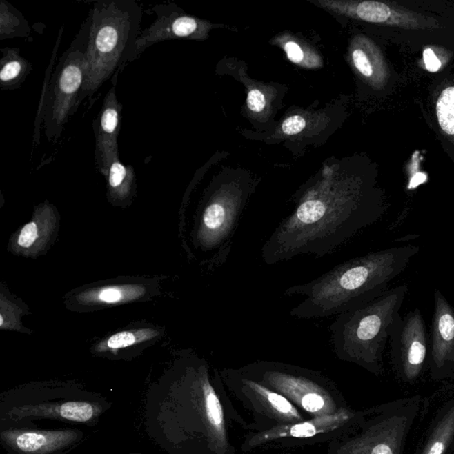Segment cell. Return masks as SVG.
I'll use <instances>...</instances> for the list:
<instances>
[{"instance_id":"e0dca14e","label":"cell","mask_w":454,"mask_h":454,"mask_svg":"<svg viewBox=\"0 0 454 454\" xmlns=\"http://www.w3.org/2000/svg\"><path fill=\"white\" fill-rule=\"evenodd\" d=\"M412 403L397 408L379 422L360 444L362 454H399L404 437L412 421Z\"/></svg>"},{"instance_id":"6da1fadb","label":"cell","mask_w":454,"mask_h":454,"mask_svg":"<svg viewBox=\"0 0 454 454\" xmlns=\"http://www.w3.org/2000/svg\"><path fill=\"white\" fill-rule=\"evenodd\" d=\"M295 197L293 213L283 219L261 248L272 266L301 255L322 257L380 219L384 207L359 179L324 170Z\"/></svg>"},{"instance_id":"1f68e13d","label":"cell","mask_w":454,"mask_h":454,"mask_svg":"<svg viewBox=\"0 0 454 454\" xmlns=\"http://www.w3.org/2000/svg\"><path fill=\"white\" fill-rule=\"evenodd\" d=\"M129 454H141V453H129Z\"/></svg>"},{"instance_id":"5bb4252c","label":"cell","mask_w":454,"mask_h":454,"mask_svg":"<svg viewBox=\"0 0 454 454\" xmlns=\"http://www.w3.org/2000/svg\"><path fill=\"white\" fill-rule=\"evenodd\" d=\"M107 402L99 400L75 399L23 404L12 407L8 413L9 418L18 420L54 419L59 421L77 422L92 426L98 422L107 410Z\"/></svg>"},{"instance_id":"ac0fdd59","label":"cell","mask_w":454,"mask_h":454,"mask_svg":"<svg viewBox=\"0 0 454 454\" xmlns=\"http://www.w3.org/2000/svg\"><path fill=\"white\" fill-rule=\"evenodd\" d=\"M351 413L341 409L329 415L317 416L307 422H297L290 425L281 426L264 432L252 440L251 444H258L266 441L282 437L307 438L335 430L349 421Z\"/></svg>"},{"instance_id":"9a60e30c","label":"cell","mask_w":454,"mask_h":454,"mask_svg":"<svg viewBox=\"0 0 454 454\" xmlns=\"http://www.w3.org/2000/svg\"><path fill=\"white\" fill-rule=\"evenodd\" d=\"M116 88L117 86H112L92 124L95 135V164L98 172L104 177L112 161L120 159L117 138L122 126L123 105L118 101Z\"/></svg>"},{"instance_id":"277c9868","label":"cell","mask_w":454,"mask_h":454,"mask_svg":"<svg viewBox=\"0 0 454 454\" xmlns=\"http://www.w3.org/2000/svg\"><path fill=\"white\" fill-rule=\"evenodd\" d=\"M407 294L406 285L397 286L339 314L329 328L337 355L371 371H380L382 354Z\"/></svg>"},{"instance_id":"cb8c5ba5","label":"cell","mask_w":454,"mask_h":454,"mask_svg":"<svg viewBox=\"0 0 454 454\" xmlns=\"http://www.w3.org/2000/svg\"><path fill=\"white\" fill-rule=\"evenodd\" d=\"M29 21L24 15L10 3L1 0L0 3V40L30 36Z\"/></svg>"},{"instance_id":"83f0119b","label":"cell","mask_w":454,"mask_h":454,"mask_svg":"<svg viewBox=\"0 0 454 454\" xmlns=\"http://www.w3.org/2000/svg\"><path fill=\"white\" fill-rule=\"evenodd\" d=\"M284 51L287 55L288 60L293 63L301 65L307 68H315L318 66L315 55H309L297 42L288 40L284 43Z\"/></svg>"},{"instance_id":"4dcf8cb0","label":"cell","mask_w":454,"mask_h":454,"mask_svg":"<svg viewBox=\"0 0 454 454\" xmlns=\"http://www.w3.org/2000/svg\"><path fill=\"white\" fill-rule=\"evenodd\" d=\"M424 61L426 68L430 72H437L441 68V62L438 60L437 55L432 51L431 49L428 48L424 50Z\"/></svg>"},{"instance_id":"2e32d148","label":"cell","mask_w":454,"mask_h":454,"mask_svg":"<svg viewBox=\"0 0 454 454\" xmlns=\"http://www.w3.org/2000/svg\"><path fill=\"white\" fill-rule=\"evenodd\" d=\"M164 329L149 323H135L126 329L113 333L93 344L91 351L95 355L110 359H127L135 356L164 335Z\"/></svg>"},{"instance_id":"ffe728a7","label":"cell","mask_w":454,"mask_h":454,"mask_svg":"<svg viewBox=\"0 0 454 454\" xmlns=\"http://www.w3.org/2000/svg\"><path fill=\"white\" fill-rule=\"evenodd\" d=\"M108 200L117 207H129L136 197L137 179L135 168L120 159L112 161L107 175Z\"/></svg>"},{"instance_id":"5b68a950","label":"cell","mask_w":454,"mask_h":454,"mask_svg":"<svg viewBox=\"0 0 454 454\" xmlns=\"http://www.w3.org/2000/svg\"><path fill=\"white\" fill-rule=\"evenodd\" d=\"M251 191L250 182L241 179H217L205 191L195 216L193 239L195 248L206 255L209 268H219L228 258Z\"/></svg>"},{"instance_id":"7c38bea8","label":"cell","mask_w":454,"mask_h":454,"mask_svg":"<svg viewBox=\"0 0 454 454\" xmlns=\"http://www.w3.org/2000/svg\"><path fill=\"white\" fill-rule=\"evenodd\" d=\"M428 365L435 378L454 374V307L442 291L434 293Z\"/></svg>"},{"instance_id":"d4e9b609","label":"cell","mask_w":454,"mask_h":454,"mask_svg":"<svg viewBox=\"0 0 454 454\" xmlns=\"http://www.w3.org/2000/svg\"><path fill=\"white\" fill-rule=\"evenodd\" d=\"M454 437V406L438 424L422 454H444Z\"/></svg>"},{"instance_id":"8fae6325","label":"cell","mask_w":454,"mask_h":454,"mask_svg":"<svg viewBox=\"0 0 454 454\" xmlns=\"http://www.w3.org/2000/svg\"><path fill=\"white\" fill-rule=\"evenodd\" d=\"M83 440L81 431L8 428L0 431V441L9 454H66Z\"/></svg>"},{"instance_id":"30bf717a","label":"cell","mask_w":454,"mask_h":454,"mask_svg":"<svg viewBox=\"0 0 454 454\" xmlns=\"http://www.w3.org/2000/svg\"><path fill=\"white\" fill-rule=\"evenodd\" d=\"M263 382L295 401L306 412L317 416L335 413V405L324 388L307 376L295 374L282 366H263Z\"/></svg>"},{"instance_id":"f1b7e54d","label":"cell","mask_w":454,"mask_h":454,"mask_svg":"<svg viewBox=\"0 0 454 454\" xmlns=\"http://www.w3.org/2000/svg\"><path fill=\"white\" fill-rule=\"evenodd\" d=\"M306 127V120L302 116H291L283 122L282 132L286 135H297L303 132Z\"/></svg>"},{"instance_id":"3957f363","label":"cell","mask_w":454,"mask_h":454,"mask_svg":"<svg viewBox=\"0 0 454 454\" xmlns=\"http://www.w3.org/2000/svg\"><path fill=\"white\" fill-rule=\"evenodd\" d=\"M90 32L86 52V80L79 107L107 81L117 86L124 68L139 57L137 41L141 33L142 8L135 0H99L90 9Z\"/></svg>"},{"instance_id":"ba28073f","label":"cell","mask_w":454,"mask_h":454,"mask_svg":"<svg viewBox=\"0 0 454 454\" xmlns=\"http://www.w3.org/2000/svg\"><path fill=\"white\" fill-rule=\"evenodd\" d=\"M391 359L406 381L416 380L428 364L430 334L421 310L400 315L391 332Z\"/></svg>"},{"instance_id":"8992f818","label":"cell","mask_w":454,"mask_h":454,"mask_svg":"<svg viewBox=\"0 0 454 454\" xmlns=\"http://www.w3.org/2000/svg\"><path fill=\"white\" fill-rule=\"evenodd\" d=\"M90 25L88 14L45 86L39 117L43 135L49 142L58 141L68 120L79 110V99L86 80Z\"/></svg>"},{"instance_id":"f546056e","label":"cell","mask_w":454,"mask_h":454,"mask_svg":"<svg viewBox=\"0 0 454 454\" xmlns=\"http://www.w3.org/2000/svg\"><path fill=\"white\" fill-rule=\"evenodd\" d=\"M247 105L253 113H261L266 108V97L263 92L257 89L251 90L248 95Z\"/></svg>"},{"instance_id":"4316f807","label":"cell","mask_w":454,"mask_h":454,"mask_svg":"<svg viewBox=\"0 0 454 454\" xmlns=\"http://www.w3.org/2000/svg\"><path fill=\"white\" fill-rule=\"evenodd\" d=\"M351 60H353L354 66L362 76L373 79L377 68L375 66V60L373 55L370 54L366 46L356 45L351 51Z\"/></svg>"},{"instance_id":"484cf974","label":"cell","mask_w":454,"mask_h":454,"mask_svg":"<svg viewBox=\"0 0 454 454\" xmlns=\"http://www.w3.org/2000/svg\"><path fill=\"white\" fill-rule=\"evenodd\" d=\"M437 116L444 132L454 135V86L441 93L437 103Z\"/></svg>"},{"instance_id":"44dd1931","label":"cell","mask_w":454,"mask_h":454,"mask_svg":"<svg viewBox=\"0 0 454 454\" xmlns=\"http://www.w3.org/2000/svg\"><path fill=\"white\" fill-rule=\"evenodd\" d=\"M0 60V88L14 91L21 88L32 71V64L21 55L17 48L1 49Z\"/></svg>"},{"instance_id":"7402d4cb","label":"cell","mask_w":454,"mask_h":454,"mask_svg":"<svg viewBox=\"0 0 454 454\" xmlns=\"http://www.w3.org/2000/svg\"><path fill=\"white\" fill-rule=\"evenodd\" d=\"M242 384L252 393L256 394L258 397H260L278 417L289 422L301 421L300 413L285 397L275 391H270V388L264 386L259 382L250 380V379H242Z\"/></svg>"},{"instance_id":"7a4b0ae2","label":"cell","mask_w":454,"mask_h":454,"mask_svg":"<svg viewBox=\"0 0 454 454\" xmlns=\"http://www.w3.org/2000/svg\"><path fill=\"white\" fill-rule=\"evenodd\" d=\"M420 252L415 245L395 246L353 258L304 284L285 289L287 297L302 295L304 301L290 310L295 318H326L348 312L375 299L402 275Z\"/></svg>"},{"instance_id":"d6986e66","label":"cell","mask_w":454,"mask_h":454,"mask_svg":"<svg viewBox=\"0 0 454 454\" xmlns=\"http://www.w3.org/2000/svg\"><path fill=\"white\" fill-rule=\"evenodd\" d=\"M197 382L199 404H200L201 412L203 413L205 424L217 446H225L226 428L222 405L215 390L210 384L208 377L207 366L204 363L199 366Z\"/></svg>"},{"instance_id":"9c48e42d","label":"cell","mask_w":454,"mask_h":454,"mask_svg":"<svg viewBox=\"0 0 454 454\" xmlns=\"http://www.w3.org/2000/svg\"><path fill=\"white\" fill-rule=\"evenodd\" d=\"M152 10L157 14V19L139 37L137 41L139 56L155 43L167 40L203 39L209 29L206 21L186 14L173 3L155 6Z\"/></svg>"},{"instance_id":"4fadbf2b","label":"cell","mask_w":454,"mask_h":454,"mask_svg":"<svg viewBox=\"0 0 454 454\" xmlns=\"http://www.w3.org/2000/svg\"><path fill=\"white\" fill-rule=\"evenodd\" d=\"M59 227L60 215L54 205L48 201L37 205L30 221L12 235L9 250L25 257L41 256L57 238Z\"/></svg>"},{"instance_id":"52a82bcc","label":"cell","mask_w":454,"mask_h":454,"mask_svg":"<svg viewBox=\"0 0 454 454\" xmlns=\"http://www.w3.org/2000/svg\"><path fill=\"white\" fill-rule=\"evenodd\" d=\"M159 293L157 279L122 277L74 289L64 297L68 310L89 313L150 300Z\"/></svg>"},{"instance_id":"603a6c76","label":"cell","mask_w":454,"mask_h":454,"mask_svg":"<svg viewBox=\"0 0 454 454\" xmlns=\"http://www.w3.org/2000/svg\"><path fill=\"white\" fill-rule=\"evenodd\" d=\"M29 313L30 310L27 304L14 297L2 283L0 294V328L2 330L30 334V329L24 328L21 324V318Z\"/></svg>"}]
</instances>
